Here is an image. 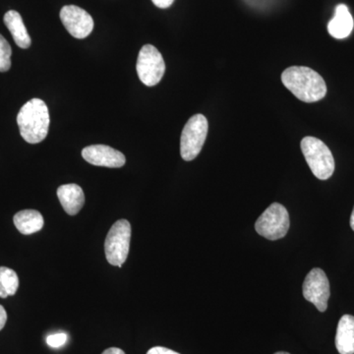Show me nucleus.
<instances>
[{
  "instance_id": "f3484780",
  "label": "nucleus",
  "mask_w": 354,
  "mask_h": 354,
  "mask_svg": "<svg viewBox=\"0 0 354 354\" xmlns=\"http://www.w3.org/2000/svg\"><path fill=\"white\" fill-rule=\"evenodd\" d=\"M11 50L10 44L0 35V72H6L11 67Z\"/></svg>"
},
{
  "instance_id": "4468645a",
  "label": "nucleus",
  "mask_w": 354,
  "mask_h": 354,
  "mask_svg": "<svg viewBox=\"0 0 354 354\" xmlns=\"http://www.w3.org/2000/svg\"><path fill=\"white\" fill-rule=\"evenodd\" d=\"M4 24L12 35L14 41L21 48L31 46L32 41L29 32L26 29L22 17L17 11L10 10L4 15Z\"/></svg>"
},
{
  "instance_id": "0eeeda50",
  "label": "nucleus",
  "mask_w": 354,
  "mask_h": 354,
  "mask_svg": "<svg viewBox=\"0 0 354 354\" xmlns=\"http://www.w3.org/2000/svg\"><path fill=\"white\" fill-rule=\"evenodd\" d=\"M136 70L141 82L153 87L160 83L165 75L164 57L152 44H145L140 50Z\"/></svg>"
},
{
  "instance_id": "7ed1b4c3",
  "label": "nucleus",
  "mask_w": 354,
  "mask_h": 354,
  "mask_svg": "<svg viewBox=\"0 0 354 354\" xmlns=\"http://www.w3.org/2000/svg\"><path fill=\"white\" fill-rule=\"evenodd\" d=\"M300 146L312 174L320 180L329 179L335 171V160L329 147L312 136L304 137Z\"/></svg>"
},
{
  "instance_id": "9b49d317",
  "label": "nucleus",
  "mask_w": 354,
  "mask_h": 354,
  "mask_svg": "<svg viewBox=\"0 0 354 354\" xmlns=\"http://www.w3.org/2000/svg\"><path fill=\"white\" fill-rule=\"evenodd\" d=\"M57 197L64 211L70 216L77 215L85 203L82 188L77 184H65L58 187Z\"/></svg>"
},
{
  "instance_id": "423d86ee",
  "label": "nucleus",
  "mask_w": 354,
  "mask_h": 354,
  "mask_svg": "<svg viewBox=\"0 0 354 354\" xmlns=\"http://www.w3.org/2000/svg\"><path fill=\"white\" fill-rule=\"evenodd\" d=\"M288 209L279 203H274L262 214L255 223V230L261 236L269 241L283 239L290 230Z\"/></svg>"
},
{
  "instance_id": "20e7f679",
  "label": "nucleus",
  "mask_w": 354,
  "mask_h": 354,
  "mask_svg": "<svg viewBox=\"0 0 354 354\" xmlns=\"http://www.w3.org/2000/svg\"><path fill=\"white\" fill-rule=\"evenodd\" d=\"M131 225L127 220L113 223L104 241V253L109 264L121 267L129 254Z\"/></svg>"
},
{
  "instance_id": "f257e3e1",
  "label": "nucleus",
  "mask_w": 354,
  "mask_h": 354,
  "mask_svg": "<svg viewBox=\"0 0 354 354\" xmlns=\"http://www.w3.org/2000/svg\"><path fill=\"white\" fill-rule=\"evenodd\" d=\"M281 82L301 102H319L327 94L323 77L309 67H288L281 74Z\"/></svg>"
},
{
  "instance_id": "6ab92c4d",
  "label": "nucleus",
  "mask_w": 354,
  "mask_h": 354,
  "mask_svg": "<svg viewBox=\"0 0 354 354\" xmlns=\"http://www.w3.org/2000/svg\"><path fill=\"white\" fill-rule=\"evenodd\" d=\"M147 354H180L176 351H171V349L162 348V346H155L147 353Z\"/></svg>"
},
{
  "instance_id": "1a4fd4ad",
  "label": "nucleus",
  "mask_w": 354,
  "mask_h": 354,
  "mask_svg": "<svg viewBox=\"0 0 354 354\" xmlns=\"http://www.w3.org/2000/svg\"><path fill=\"white\" fill-rule=\"evenodd\" d=\"M60 20L65 29L74 38L82 39L87 38L95 27L92 16L76 6H66L60 10Z\"/></svg>"
},
{
  "instance_id": "9d476101",
  "label": "nucleus",
  "mask_w": 354,
  "mask_h": 354,
  "mask_svg": "<svg viewBox=\"0 0 354 354\" xmlns=\"http://www.w3.org/2000/svg\"><path fill=\"white\" fill-rule=\"evenodd\" d=\"M82 157L88 164L111 169L122 167L127 162V158L122 153L106 145L86 147L83 149Z\"/></svg>"
},
{
  "instance_id": "a211bd4d",
  "label": "nucleus",
  "mask_w": 354,
  "mask_h": 354,
  "mask_svg": "<svg viewBox=\"0 0 354 354\" xmlns=\"http://www.w3.org/2000/svg\"><path fill=\"white\" fill-rule=\"evenodd\" d=\"M67 341V335L64 333H59V334L50 335L46 337V344L50 346V348H60L64 346L65 342Z\"/></svg>"
},
{
  "instance_id": "4be33fe9",
  "label": "nucleus",
  "mask_w": 354,
  "mask_h": 354,
  "mask_svg": "<svg viewBox=\"0 0 354 354\" xmlns=\"http://www.w3.org/2000/svg\"><path fill=\"white\" fill-rule=\"evenodd\" d=\"M102 354H125L122 349L118 348H111L106 349Z\"/></svg>"
},
{
  "instance_id": "6e6552de",
  "label": "nucleus",
  "mask_w": 354,
  "mask_h": 354,
  "mask_svg": "<svg viewBox=\"0 0 354 354\" xmlns=\"http://www.w3.org/2000/svg\"><path fill=\"white\" fill-rule=\"evenodd\" d=\"M302 290L305 299L315 305L319 311L327 310L330 295V283L323 270L312 269L304 279Z\"/></svg>"
},
{
  "instance_id": "412c9836",
  "label": "nucleus",
  "mask_w": 354,
  "mask_h": 354,
  "mask_svg": "<svg viewBox=\"0 0 354 354\" xmlns=\"http://www.w3.org/2000/svg\"><path fill=\"white\" fill-rule=\"evenodd\" d=\"M7 322V313L4 307L0 305V330L3 329Z\"/></svg>"
},
{
  "instance_id": "5701e85b",
  "label": "nucleus",
  "mask_w": 354,
  "mask_h": 354,
  "mask_svg": "<svg viewBox=\"0 0 354 354\" xmlns=\"http://www.w3.org/2000/svg\"><path fill=\"white\" fill-rule=\"evenodd\" d=\"M351 227L353 228V230L354 232V208H353V214H351Z\"/></svg>"
},
{
  "instance_id": "39448f33",
  "label": "nucleus",
  "mask_w": 354,
  "mask_h": 354,
  "mask_svg": "<svg viewBox=\"0 0 354 354\" xmlns=\"http://www.w3.org/2000/svg\"><path fill=\"white\" fill-rule=\"evenodd\" d=\"M208 120L203 114H195L184 127L180 138V155L184 160L190 162L202 151L207 135Z\"/></svg>"
},
{
  "instance_id": "f03ea898",
  "label": "nucleus",
  "mask_w": 354,
  "mask_h": 354,
  "mask_svg": "<svg viewBox=\"0 0 354 354\" xmlns=\"http://www.w3.org/2000/svg\"><path fill=\"white\" fill-rule=\"evenodd\" d=\"M50 122L48 106L39 99L26 102L17 115L21 136L30 144L41 143L46 138Z\"/></svg>"
},
{
  "instance_id": "ddd939ff",
  "label": "nucleus",
  "mask_w": 354,
  "mask_h": 354,
  "mask_svg": "<svg viewBox=\"0 0 354 354\" xmlns=\"http://www.w3.org/2000/svg\"><path fill=\"white\" fill-rule=\"evenodd\" d=\"M335 348L339 354H354V317L344 315L337 324Z\"/></svg>"
},
{
  "instance_id": "2eb2a0df",
  "label": "nucleus",
  "mask_w": 354,
  "mask_h": 354,
  "mask_svg": "<svg viewBox=\"0 0 354 354\" xmlns=\"http://www.w3.org/2000/svg\"><path fill=\"white\" fill-rule=\"evenodd\" d=\"M14 225L24 235L36 234L44 227V218L36 209H24L14 216Z\"/></svg>"
},
{
  "instance_id": "f8f14e48",
  "label": "nucleus",
  "mask_w": 354,
  "mask_h": 354,
  "mask_svg": "<svg viewBox=\"0 0 354 354\" xmlns=\"http://www.w3.org/2000/svg\"><path fill=\"white\" fill-rule=\"evenodd\" d=\"M353 18L348 6L339 4L335 7V16L328 25V31L335 39H346L353 30Z\"/></svg>"
},
{
  "instance_id": "dca6fc26",
  "label": "nucleus",
  "mask_w": 354,
  "mask_h": 354,
  "mask_svg": "<svg viewBox=\"0 0 354 354\" xmlns=\"http://www.w3.org/2000/svg\"><path fill=\"white\" fill-rule=\"evenodd\" d=\"M19 288L17 274L10 268L0 267V297H12Z\"/></svg>"
},
{
  "instance_id": "b1692460",
  "label": "nucleus",
  "mask_w": 354,
  "mask_h": 354,
  "mask_svg": "<svg viewBox=\"0 0 354 354\" xmlns=\"http://www.w3.org/2000/svg\"><path fill=\"white\" fill-rule=\"evenodd\" d=\"M274 354H290L288 353H285V351H279V353H276Z\"/></svg>"
},
{
  "instance_id": "aec40b11",
  "label": "nucleus",
  "mask_w": 354,
  "mask_h": 354,
  "mask_svg": "<svg viewBox=\"0 0 354 354\" xmlns=\"http://www.w3.org/2000/svg\"><path fill=\"white\" fill-rule=\"evenodd\" d=\"M152 2L156 6L158 7V8L165 9L171 6L174 0H152Z\"/></svg>"
}]
</instances>
